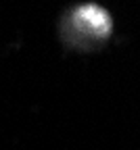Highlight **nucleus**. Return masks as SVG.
I'll return each mask as SVG.
<instances>
[{
	"mask_svg": "<svg viewBox=\"0 0 140 150\" xmlns=\"http://www.w3.org/2000/svg\"><path fill=\"white\" fill-rule=\"evenodd\" d=\"M113 29V21L109 13L98 4L77 6L67 17V31L69 40L77 42H103L109 38Z\"/></svg>",
	"mask_w": 140,
	"mask_h": 150,
	"instance_id": "nucleus-1",
	"label": "nucleus"
}]
</instances>
